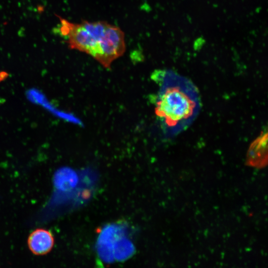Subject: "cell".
<instances>
[{
	"instance_id": "cell-1",
	"label": "cell",
	"mask_w": 268,
	"mask_h": 268,
	"mask_svg": "<svg viewBox=\"0 0 268 268\" xmlns=\"http://www.w3.org/2000/svg\"><path fill=\"white\" fill-rule=\"evenodd\" d=\"M162 78V86L155 108L167 134H180L193 123L201 108L198 90L188 78L172 70L154 73Z\"/></svg>"
},
{
	"instance_id": "cell-2",
	"label": "cell",
	"mask_w": 268,
	"mask_h": 268,
	"mask_svg": "<svg viewBox=\"0 0 268 268\" xmlns=\"http://www.w3.org/2000/svg\"><path fill=\"white\" fill-rule=\"evenodd\" d=\"M60 34L65 39L69 48L84 52L95 58L104 30L94 21L83 20L79 23L71 22L59 15Z\"/></svg>"
},
{
	"instance_id": "cell-3",
	"label": "cell",
	"mask_w": 268,
	"mask_h": 268,
	"mask_svg": "<svg viewBox=\"0 0 268 268\" xmlns=\"http://www.w3.org/2000/svg\"><path fill=\"white\" fill-rule=\"evenodd\" d=\"M125 50L123 31L119 27L109 24L100 42L95 59L104 67L109 68L114 60L123 55Z\"/></svg>"
},
{
	"instance_id": "cell-4",
	"label": "cell",
	"mask_w": 268,
	"mask_h": 268,
	"mask_svg": "<svg viewBox=\"0 0 268 268\" xmlns=\"http://www.w3.org/2000/svg\"><path fill=\"white\" fill-rule=\"evenodd\" d=\"M54 237L48 230L38 228L29 235L27 244L30 251L35 255H44L49 253L54 245Z\"/></svg>"
},
{
	"instance_id": "cell-5",
	"label": "cell",
	"mask_w": 268,
	"mask_h": 268,
	"mask_svg": "<svg viewBox=\"0 0 268 268\" xmlns=\"http://www.w3.org/2000/svg\"><path fill=\"white\" fill-rule=\"evenodd\" d=\"M126 229L123 225L111 224L106 225L101 231L97 245H102L113 248L114 242L118 238L126 236Z\"/></svg>"
},
{
	"instance_id": "cell-6",
	"label": "cell",
	"mask_w": 268,
	"mask_h": 268,
	"mask_svg": "<svg viewBox=\"0 0 268 268\" xmlns=\"http://www.w3.org/2000/svg\"><path fill=\"white\" fill-rule=\"evenodd\" d=\"M134 252L133 243L126 236L118 238L113 243V253L115 260H126L132 256Z\"/></svg>"
}]
</instances>
